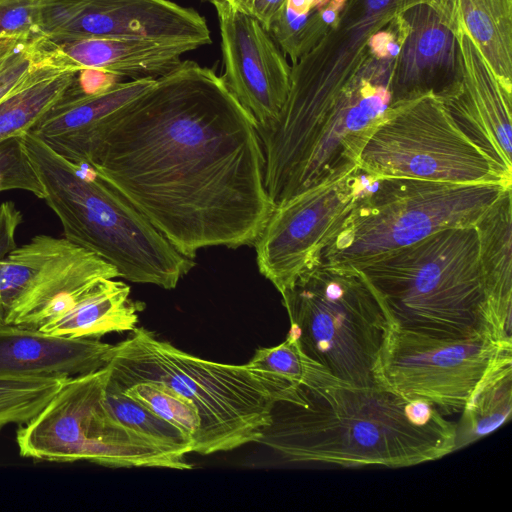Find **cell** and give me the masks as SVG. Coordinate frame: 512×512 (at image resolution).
<instances>
[{
	"mask_svg": "<svg viewBox=\"0 0 512 512\" xmlns=\"http://www.w3.org/2000/svg\"><path fill=\"white\" fill-rule=\"evenodd\" d=\"M39 34L53 43L85 38L212 43L206 19L170 0H39Z\"/></svg>",
	"mask_w": 512,
	"mask_h": 512,
	"instance_id": "obj_14",
	"label": "cell"
},
{
	"mask_svg": "<svg viewBox=\"0 0 512 512\" xmlns=\"http://www.w3.org/2000/svg\"><path fill=\"white\" fill-rule=\"evenodd\" d=\"M286 0H243L237 8L255 18L267 30Z\"/></svg>",
	"mask_w": 512,
	"mask_h": 512,
	"instance_id": "obj_36",
	"label": "cell"
},
{
	"mask_svg": "<svg viewBox=\"0 0 512 512\" xmlns=\"http://www.w3.org/2000/svg\"><path fill=\"white\" fill-rule=\"evenodd\" d=\"M42 59L41 37L25 41L0 57V102L24 83Z\"/></svg>",
	"mask_w": 512,
	"mask_h": 512,
	"instance_id": "obj_33",
	"label": "cell"
},
{
	"mask_svg": "<svg viewBox=\"0 0 512 512\" xmlns=\"http://www.w3.org/2000/svg\"><path fill=\"white\" fill-rule=\"evenodd\" d=\"M28 41V40H26ZM25 41H3L0 42V57L14 49L19 44L23 43Z\"/></svg>",
	"mask_w": 512,
	"mask_h": 512,
	"instance_id": "obj_37",
	"label": "cell"
},
{
	"mask_svg": "<svg viewBox=\"0 0 512 512\" xmlns=\"http://www.w3.org/2000/svg\"><path fill=\"white\" fill-rule=\"evenodd\" d=\"M456 34L462 80L459 88L441 101L461 131L512 174V93L499 83L461 22Z\"/></svg>",
	"mask_w": 512,
	"mask_h": 512,
	"instance_id": "obj_18",
	"label": "cell"
},
{
	"mask_svg": "<svg viewBox=\"0 0 512 512\" xmlns=\"http://www.w3.org/2000/svg\"><path fill=\"white\" fill-rule=\"evenodd\" d=\"M346 0H286L267 31L292 64L334 25Z\"/></svg>",
	"mask_w": 512,
	"mask_h": 512,
	"instance_id": "obj_27",
	"label": "cell"
},
{
	"mask_svg": "<svg viewBox=\"0 0 512 512\" xmlns=\"http://www.w3.org/2000/svg\"><path fill=\"white\" fill-rule=\"evenodd\" d=\"M107 366L120 389L159 382L191 401L200 417L193 452L209 455L259 442L272 399L245 365L213 362L180 350L144 328L112 345Z\"/></svg>",
	"mask_w": 512,
	"mask_h": 512,
	"instance_id": "obj_5",
	"label": "cell"
},
{
	"mask_svg": "<svg viewBox=\"0 0 512 512\" xmlns=\"http://www.w3.org/2000/svg\"><path fill=\"white\" fill-rule=\"evenodd\" d=\"M112 345L0 325V377L70 378L104 367Z\"/></svg>",
	"mask_w": 512,
	"mask_h": 512,
	"instance_id": "obj_20",
	"label": "cell"
},
{
	"mask_svg": "<svg viewBox=\"0 0 512 512\" xmlns=\"http://www.w3.org/2000/svg\"><path fill=\"white\" fill-rule=\"evenodd\" d=\"M105 402L113 417L124 426L161 443L188 453L193 452L190 438L138 401L125 395L110 379L106 387Z\"/></svg>",
	"mask_w": 512,
	"mask_h": 512,
	"instance_id": "obj_30",
	"label": "cell"
},
{
	"mask_svg": "<svg viewBox=\"0 0 512 512\" xmlns=\"http://www.w3.org/2000/svg\"><path fill=\"white\" fill-rule=\"evenodd\" d=\"M22 220V213L14 202L0 205V260L17 247L16 232Z\"/></svg>",
	"mask_w": 512,
	"mask_h": 512,
	"instance_id": "obj_35",
	"label": "cell"
},
{
	"mask_svg": "<svg viewBox=\"0 0 512 512\" xmlns=\"http://www.w3.org/2000/svg\"><path fill=\"white\" fill-rule=\"evenodd\" d=\"M109 377L110 368L105 365L66 379L34 418L19 425L20 455L113 468L191 469L187 451L144 436L113 417L105 402Z\"/></svg>",
	"mask_w": 512,
	"mask_h": 512,
	"instance_id": "obj_9",
	"label": "cell"
},
{
	"mask_svg": "<svg viewBox=\"0 0 512 512\" xmlns=\"http://www.w3.org/2000/svg\"><path fill=\"white\" fill-rule=\"evenodd\" d=\"M360 270L400 328L435 337L512 342L511 315L500 311L486 290L475 226L436 231Z\"/></svg>",
	"mask_w": 512,
	"mask_h": 512,
	"instance_id": "obj_3",
	"label": "cell"
},
{
	"mask_svg": "<svg viewBox=\"0 0 512 512\" xmlns=\"http://www.w3.org/2000/svg\"><path fill=\"white\" fill-rule=\"evenodd\" d=\"M272 402L258 443L291 462L401 468L455 450V423L433 405L382 386L327 376L287 387Z\"/></svg>",
	"mask_w": 512,
	"mask_h": 512,
	"instance_id": "obj_2",
	"label": "cell"
},
{
	"mask_svg": "<svg viewBox=\"0 0 512 512\" xmlns=\"http://www.w3.org/2000/svg\"><path fill=\"white\" fill-rule=\"evenodd\" d=\"M5 323V311L3 306L0 303V325Z\"/></svg>",
	"mask_w": 512,
	"mask_h": 512,
	"instance_id": "obj_38",
	"label": "cell"
},
{
	"mask_svg": "<svg viewBox=\"0 0 512 512\" xmlns=\"http://www.w3.org/2000/svg\"><path fill=\"white\" fill-rule=\"evenodd\" d=\"M511 187L370 176L318 262L361 269L432 233L474 226Z\"/></svg>",
	"mask_w": 512,
	"mask_h": 512,
	"instance_id": "obj_7",
	"label": "cell"
},
{
	"mask_svg": "<svg viewBox=\"0 0 512 512\" xmlns=\"http://www.w3.org/2000/svg\"><path fill=\"white\" fill-rule=\"evenodd\" d=\"M217 12L228 89L257 125L279 115L289 93L291 65L269 32L252 16L227 1Z\"/></svg>",
	"mask_w": 512,
	"mask_h": 512,
	"instance_id": "obj_16",
	"label": "cell"
},
{
	"mask_svg": "<svg viewBox=\"0 0 512 512\" xmlns=\"http://www.w3.org/2000/svg\"><path fill=\"white\" fill-rule=\"evenodd\" d=\"M203 1H208L210 2L211 4H216L217 2H220V1H224V0H203Z\"/></svg>",
	"mask_w": 512,
	"mask_h": 512,
	"instance_id": "obj_39",
	"label": "cell"
},
{
	"mask_svg": "<svg viewBox=\"0 0 512 512\" xmlns=\"http://www.w3.org/2000/svg\"><path fill=\"white\" fill-rule=\"evenodd\" d=\"M126 198L181 254L254 245L274 206L257 124L190 60L92 130L42 139Z\"/></svg>",
	"mask_w": 512,
	"mask_h": 512,
	"instance_id": "obj_1",
	"label": "cell"
},
{
	"mask_svg": "<svg viewBox=\"0 0 512 512\" xmlns=\"http://www.w3.org/2000/svg\"><path fill=\"white\" fill-rule=\"evenodd\" d=\"M404 37L389 81L392 107L427 95L451 96L462 80L456 32L434 3H418L401 13Z\"/></svg>",
	"mask_w": 512,
	"mask_h": 512,
	"instance_id": "obj_17",
	"label": "cell"
},
{
	"mask_svg": "<svg viewBox=\"0 0 512 512\" xmlns=\"http://www.w3.org/2000/svg\"><path fill=\"white\" fill-rule=\"evenodd\" d=\"M391 71L375 62L360 69L340 94L280 203L358 166L369 137L393 108L389 90Z\"/></svg>",
	"mask_w": 512,
	"mask_h": 512,
	"instance_id": "obj_15",
	"label": "cell"
},
{
	"mask_svg": "<svg viewBox=\"0 0 512 512\" xmlns=\"http://www.w3.org/2000/svg\"><path fill=\"white\" fill-rule=\"evenodd\" d=\"M479 264L495 306L512 313V202L507 189L474 225Z\"/></svg>",
	"mask_w": 512,
	"mask_h": 512,
	"instance_id": "obj_25",
	"label": "cell"
},
{
	"mask_svg": "<svg viewBox=\"0 0 512 512\" xmlns=\"http://www.w3.org/2000/svg\"><path fill=\"white\" fill-rule=\"evenodd\" d=\"M512 342L489 337L447 338L394 324L375 371L379 386L433 405L442 415L461 413L488 367Z\"/></svg>",
	"mask_w": 512,
	"mask_h": 512,
	"instance_id": "obj_11",
	"label": "cell"
},
{
	"mask_svg": "<svg viewBox=\"0 0 512 512\" xmlns=\"http://www.w3.org/2000/svg\"><path fill=\"white\" fill-rule=\"evenodd\" d=\"M358 168L375 178L512 184V174L470 140L433 95L394 106L363 147Z\"/></svg>",
	"mask_w": 512,
	"mask_h": 512,
	"instance_id": "obj_10",
	"label": "cell"
},
{
	"mask_svg": "<svg viewBox=\"0 0 512 512\" xmlns=\"http://www.w3.org/2000/svg\"><path fill=\"white\" fill-rule=\"evenodd\" d=\"M512 412V347L502 350L470 393L456 424L455 450L505 424Z\"/></svg>",
	"mask_w": 512,
	"mask_h": 512,
	"instance_id": "obj_24",
	"label": "cell"
},
{
	"mask_svg": "<svg viewBox=\"0 0 512 512\" xmlns=\"http://www.w3.org/2000/svg\"><path fill=\"white\" fill-rule=\"evenodd\" d=\"M36 37H40L39 0H0V42Z\"/></svg>",
	"mask_w": 512,
	"mask_h": 512,
	"instance_id": "obj_34",
	"label": "cell"
},
{
	"mask_svg": "<svg viewBox=\"0 0 512 512\" xmlns=\"http://www.w3.org/2000/svg\"><path fill=\"white\" fill-rule=\"evenodd\" d=\"M119 272L65 237L36 235L0 260L5 324L38 328L69 311L102 279Z\"/></svg>",
	"mask_w": 512,
	"mask_h": 512,
	"instance_id": "obj_12",
	"label": "cell"
},
{
	"mask_svg": "<svg viewBox=\"0 0 512 512\" xmlns=\"http://www.w3.org/2000/svg\"><path fill=\"white\" fill-rule=\"evenodd\" d=\"M45 58L73 70H95L130 80L157 79L182 63V55L200 46L192 42L136 38H85L47 42Z\"/></svg>",
	"mask_w": 512,
	"mask_h": 512,
	"instance_id": "obj_19",
	"label": "cell"
},
{
	"mask_svg": "<svg viewBox=\"0 0 512 512\" xmlns=\"http://www.w3.org/2000/svg\"><path fill=\"white\" fill-rule=\"evenodd\" d=\"M435 1L346 0L334 25L292 64L289 93L277 118L258 126L267 157L283 168H295L340 94L370 59L372 36L411 6Z\"/></svg>",
	"mask_w": 512,
	"mask_h": 512,
	"instance_id": "obj_8",
	"label": "cell"
},
{
	"mask_svg": "<svg viewBox=\"0 0 512 512\" xmlns=\"http://www.w3.org/2000/svg\"><path fill=\"white\" fill-rule=\"evenodd\" d=\"M369 181L356 166L274 207L254 246L260 273L280 293L318 263Z\"/></svg>",
	"mask_w": 512,
	"mask_h": 512,
	"instance_id": "obj_13",
	"label": "cell"
},
{
	"mask_svg": "<svg viewBox=\"0 0 512 512\" xmlns=\"http://www.w3.org/2000/svg\"><path fill=\"white\" fill-rule=\"evenodd\" d=\"M456 6L464 29L512 93V0H456Z\"/></svg>",
	"mask_w": 512,
	"mask_h": 512,
	"instance_id": "obj_26",
	"label": "cell"
},
{
	"mask_svg": "<svg viewBox=\"0 0 512 512\" xmlns=\"http://www.w3.org/2000/svg\"><path fill=\"white\" fill-rule=\"evenodd\" d=\"M115 279L98 281L69 311L37 329L74 339L132 331L143 304L132 300L130 287Z\"/></svg>",
	"mask_w": 512,
	"mask_h": 512,
	"instance_id": "obj_21",
	"label": "cell"
},
{
	"mask_svg": "<svg viewBox=\"0 0 512 512\" xmlns=\"http://www.w3.org/2000/svg\"><path fill=\"white\" fill-rule=\"evenodd\" d=\"M68 378L0 377V430L34 418Z\"/></svg>",
	"mask_w": 512,
	"mask_h": 512,
	"instance_id": "obj_29",
	"label": "cell"
},
{
	"mask_svg": "<svg viewBox=\"0 0 512 512\" xmlns=\"http://www.w3.org/2000/svg\"><path fill=\"white\" fill-rule=\"evenodd\" d=\"M121 390L182 431L192 440L194 446V439L200 428V417L191 401L159 382H138Z\"/></svg>",
	"mask_w": 512,
	"mask_h": 512,
	"instance_id": "obj_31",
	"label": "cell"
},
{
	"mask_svg": "<svg viewBox=\"0 0 512 512\" xmlns=\"http://www.w3.org/2000/svg\"><path fill=\"white\" fill-rule=\"evenodd\" d=\"M20 189L44 199V190L21 137L0 141V192Z\"/></svg>",
	"mask_w": 512,
	"mask_h": 512,
	"instance_id": "obj_32",
	"label": "cell"
},
{
	"mask_svg": "<svg viewBox=\"0 0 512 512\" xmlns=\"http://www.w3.org/2000/svg\"><path fill=\"white\" fill-rule=\"evenodd\" d=\"M154 81H119L95 93L79 91L75 82L31 132L41 139L88 132L145 92Z\"/></svg>",
	"mask_w": 512,
	"mask_h": 512,
	"instance_id": "obj_22",
	"label": "cell"
},
{
	"mask_svg": "<svg viewBox=\"0 0 512 512\" xmlns=\"http://www.w3.org/2000/svg\"><path fill=\"white\" fill-rule=\"evenodd\" d=\"M23 146L64 237L113 265L128 281L173 289L195 265L92 169L29 131Z\"/></svg>",
	"mask_w": 512,
	"mask_h": 512,
	"instance_id": "obj_4",
	"label": "cell"
},
{
	"mask_svg": "<svg viewBox=\"0 0 512 512\" xmlns=\"http://www.w3.org/2000/svg\"><path fill=\"white\" fill-rule=\"evenodd\" d=\"M79 72L50 63L43 52L24 83L0 102V141L31 131L71 89Z\"/></svg>",
	"mask_w": 512,
	"mask_h": 512,
	"instance_id": "obj_23",
	"label": "cell"
},
{
	"mask_svg": "<svg viewBox=\"0 0 512 512\" xmlns=\"http://www.w3.org/2000/svg\"><path fill=\"white\" fill-rule=\"evenodd\" d=\"M280 294L287 337L305 355L343 382L379 386L376 366L395 323L362 270L318 262Z\"/></svg>",
	"mask_w": 512,
	"mask_h": 512,
	"instance_id": "obj_6",
	"label": "cell"
},
{
	"mask_svg": "<svg viewBox=\"0 0 512 512\" xmlns=\"http://www.w3.org/2000/svg\"><path fill=\"white\" fill-rule=\"evenodd\" d=\"M246 366L271 399L287 387L331 375L288 337L277 346L258 348Z\"/></svg>",
	"mask_w": 512,
	"mask_h": 512,
	"instance_id": "obj_28",
	"label": "cell"
}]
</instances>
